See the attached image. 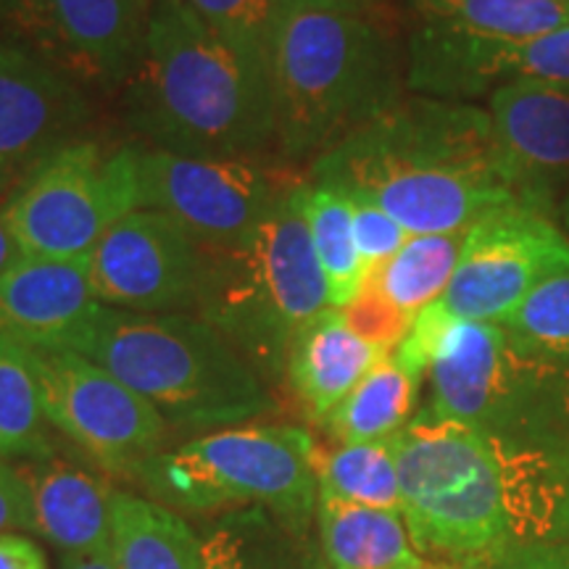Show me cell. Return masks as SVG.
I'll return each mask as SVG.
<instances>
[{"label":"cell","mask_w":569,"mask_h":569,"mask_svg":"<svg viewBox=\"0 0 569 569\" xmlns=\"http://www.w3.org/2000/svg\"><path fill=\"white\" fill-rule=\"evenodd\" d=\"M401 515L417 551L459 569L490 567L519 540L549 536L567 488L549 451L422 411L390 438Z\"/></svg>","instance_id":"6da1fadb"},{"label":"cell","mask_w":569,"mask_h":569,"mask_svg":"<svg viewBox=\"0 0 569 569\" xmlns=\"http://www.w3.org/2000/svg\"><path fill=\"white\" fill-rule=\"evenodd\" d=\"M309 182L369 198L411 234L465 232L522 206L498 161L490 113L427 96L398 98L317 156Z\"/></svg>","instance_id":"7a4b0ae2"},{"label":"cell","mask_w":569,"mask_h":569,"mask_svg":"<svg viewBox=\"0 0 569 569\" xmlns=\"http://www.w3.org/2000/svg\"><path fill=\"white\" fill-rule=\"evenodd\" d=\"M132 122L161 151L251 161L274 142L272 71L240 56L188 0H153L130 90Z\"/></svg>","instance_id":"3957f363"},{"label":"cell","mask_w":569,"mask_h":569,"mask_svg":"<svg viewBox=\"0 0 569 569\" xmlns=\"http://www.w3.org/2000/svg\"><path fill=\"white\" fill-rule=\"evenodd\" d=\"M71 351L109 369L174 430L213 432L274 411L264 377L201 317L98 303Z\"/></svg>","instance_id":"277c9868"},{"label":"cell","mask_w":569,"mask_h":569,"mask_svg":"<svg viewBox=\"0 0 569 569\" xmlns=\"http://www.w3.org/2000/svg\"><path fill=\"white\" fill-rule=\"evenodd\" d=\"M303 193L306 184H293L243 238L206 248L198 317L269 380L284 377L296 338L332 309Z\"/></svg>","instance_id":"5b68a950"},{"label":"cell","mask_w":569,"mask_h":569,"mask_svg":"<svg viewBox=\"0 0 569 569\" xmlns=\"http://www.w3.org/2000/svg\"><path fill=\"white\" fill-rule=\"evenodd\" d=\"M272 96L284 159H317L401 98L398 56L361 11L288 13L274 40Z\"/></svg>","instance_id":"8992f818"},{"label":"cell","mask_w":569,"mask_h":569,"mask_svg":"<svg viewBox=\"0 0 569 569\" xmlns=\"http://www.w3.org/2000/svg\"><path fill=\"white\" fill-rule=\"evenodd\" d=\"M315 438L293 425H238L206 432L161 453L140 469L151 501L177 515H224L267 509L298 530L317 511Z\"/></svg>","instance_id":"52a82bcc"},{"label":"cell","mask_w":569,"mask_h":569,"mask_svg":"<svg viewBox=\"0 0 569 569\" xmlns=\"http://www.w3.org/2000/svg\"><path fill=\"white\" fill-rule=\"evenodd\" d=\"M425 375L430 411L515 443L569 419V365L519 351L503 325L451 317Z\"/></svg>","instance_id":"ba28073f"},{"label":"cell","mask_w":569,"mask_h":569,"mask_svg":"<svg viewBox=\"0 0 569 569\" xmlns=\"http://www.w3.org/2000/svg\"><path fill=\"white\" fill-rule=\"evenodd\" d=\"M138 209V148L74 140L21 177L0 213L21 256L74 261Z\"/></svg>","instance_id":"9c48e42d"},{"label":"cell","mask_w":569,"mask_h":569,"mask_svg":"<svg viewBox=\"0 0 569 569\" xmlns=\"http://www.w3.org/2000/svg\"><path fill=\"white\" fill-rule=\"evenodd\" d=\"M42 411L101 472L138 480L163 451L169 425L153 403L127 388L109 369L74 351H30Z\"/></svg>","instance_id":"30bf717a"},{"label":"cell","mask_w":569,"mask_h":569,"mask_svg":"<svg viewBox=\"0 0 569 569\" xmlns=\"http://www.w3.org/2000/svg\"><path fill=\"white\" fill-rule=\"evenodd\" d=\"M569 269V234L546 213L507 206L467 230L457 272L438 306L453 319L503 325L546 277Z\"/></svg>","instance_id":"8fae6325"},{"label":"cell","mask_w":569,"mask_h":569,"mask_svg":"<svg viewBox=\"0 0 569 569\" xmlns=\"http://www.w3.org/2000/svg\"><path fill=\"white\" fill-rule=\"evenodd\" d=\"M98 303L138 315L196 309L206 274V248L167 213L138 209L119 219L88 253Z\"/></svg>","instance_id":"7c38bea8"},{"label":"cell","mask_w":569,"mask_h":569,"mask_svg":"<svg viewBox=\"0 0 569 569\" xmlns=\"http://www.w3.org/2000/svg\"><path fill=\"white\" fill-rule=\"evenodd\" d=\"M140 206L167 213L203 248L240 240L284 190L243 159H196L172 151H138Z\"/></svg>","instance_id":"4fadbf2b"},{"label":"cell","mask_w":569,"mask_h":569,"mask_svg":"<svg viewBox=\"0 0 569 569\" xmlns=\"http://www.w3.org/2000/svg\"><path fill=\"white\" fill-rule=\"evenodd\" d=\"M515 80L569 84V27L538 38L490 40L417 24L407 84L417 96L465 101Z\"/></svg>","instance_id":"5bb4252c"},{"label":"cell","mask_w":569,"mask_h":569,"mask_svg":"<svg viewBox=\"0 0 569 569\" xmlns=\"http://www.w3.org/2000/svg\"><path fill=\"white\" fill-rule=\"evenodd\" d=\"M488 113L519 203L553 219L569 184V84L507 82L490 92Z\"/></svg>","instance_id":"9a60e30c"},{"label":"cell","mask_w":569,"mask_h":569,"mask_svg":"<svg viewBox=\"0 0 569 569\" xmlns=\"http://www.w3.org/2000/svg\"><path fill=\"white\" fill-rule=\"evenodd\" d=\"M13 11L67 74L98 84L132 80L146 42L142 0H17Z\"/></svg>","instance_id":"2e32d148"},{"label":"cell","mask_w":569,"mask_h":569,"mask_svg":"<svg viewBox=\"0 0 569 569\" xmlns=\"http://www.w3.org/2000/svg\"><path fill=\"white\" fill-rule=\"evenodd\" d=\"M84 119L88 103L67 71L0 40V184L74 142Z\"/></svg>","instance_id":"e0dca14e"},{"label":"cell","mask_w":569,"mask_h":569,"mask_svg":"<svg viewBox=\"0 0 569 569\" xmlns=\"http://www.w3.org/2000/svg\"><path fill=\"white\" fill-rule=\"evenodd\" d=\"M88 256L21 259L0 277V332L30 351H71L92 311Z\"/></svg>","instance_id":"ac0fdd59"},{"label":"cell","mask_w":569,"mask_h":569,"mask_svg":"<svg viewBox=\"0 0 569 569\" xmlns=\"http://www.w3.org/2000/svg\"><path fill=\"white\" fill-rule=\"evenodd\" d=\"M27 493L24 532L46 540L61 553L109 551L113 488L103 475L59 459L17 461Z\"/></svg>","instance_id":"d6986e66"},{"label":"cell","mask_w":569,"mask_h":569,"mask_svg":"<svg viewBox=\"0 0 569 569\" xmlns=\"http://www.w3.org/2000/svg\"><path fill=\"white\" fill-rule=\"evenodd\" d=\"M386 356L390 353L356 336L338 309H330L296 338L284 380L306 415L325 422Z\"/></svg>","instance_id":"ffe728a7"},{"label":"cell","mask_w":569,"mask_h":569,"mask_svg":"<svg viewBox=\"0 0 569 569\" xmlns=\"http://www.w3.org/2000/svg\"><path fill=\"white\" fill-rule=\"evenodd\" d=\"M317 525L330 569H453L417 551L401 511L319 496Z\"/></svg>","instance_id":"44dd1931"},{"label":"cell","mask_w":569,"mask_h":569,"mask_svg":"<svg viewBox=\"0 0 569 569\" xmlns=\"http://www.w3.org/2000/svg\"><path fill=\"white\" fill-rule=\"evenodd\" d=\"M198 536L201 569H330L309 530L259 507L211 517Z\"/></svg>","instance_id":"7402d4cb"},{"label":"cell","mask_w":569,"mask_h":569,"mask_svg":"<svg viewBox=\"0 0 569 569\" xmlns=\"http://www.w3.org/2000/svg\"><path fill=\"white\" fill-rule=\"evenodd\" d=\"M113 569H201V536L182 515L130 490L111 498Z\"/></svg>","instance_id":"603a6c76"},{"label":"cell","mask_w":569,"mask_h":569,"mask_svg":"<svg viewBox=\"0 0 569 569\" xmlns=\"http://www.w3.org/2000/svg\"><path fill=\"white\" fill-rule=\"evenodd\" d=\"M417 390L419 377L409 372L396 353H390L325 419L327 430L340 443H375L396 438L411 422Z\"/></svg>","instance_id":"cb8c5ba5"},{"label":"cell","mask_w":569,"mask_h":569,"mask_svg":"<svg viewBox=\"0 0 569 569\" xmlns=\"http://www.w3.org/2000/svg\"><path fill=\"white\" fill-rule=\"evenodd\" d=\"M417 24L472 38L522 40L569 27V0H411Z\"/></svg>","instance_id":"d4e9b609"},{"label":"cell","mask_w":569,"mask_h":569,"mask_svg":"<svg viewBox=\"0 0 569 569\" xmlns=\"http://www.w3.org/2000/svg\"><path fill=\"white\" fill-rule=\"evenodd\" d=\"M51 453V422L42 411L30 348L0 332V459L27 461Z\"/></svg>","instance_id":"484cf974"},{"label":"cell","mask_w":569,"mask_h":569,"mask_svg":"<svg viewBox=\"0 0 569 569\" xmlns=\"http://www.w3.org/2000/svg\"><path fill=\"white\" fill-rule=\"evenodd\" d=\"M465 238L467 230L411 234L401 251L390 256L382 267L372 269L367 280H372L398 309L417 317L427 306L436 303L451 284Z\"/></svg>","instance_id":"4316f807"},{"label":"cell","mask_w":569,"mask_h":569,"mask_svg":"<svg viewBox=\"0 0 569 569\" xmlns=\"http://www.w3.org/2000/svg\"><path fill=\"white\" fill-rule=\"evenodd\" d=\"M319 496L361 507L401 511L396 451L390 440L340 443L336 451H317Z\"/></svg>","instance_id":"83f0119b"},{"label":"cell","mask_w":569,"mask_h":569,"mask_svg":"<svg viewBox=\"0 0 569 569\" xmlns=\"http://www.w3.org/2000/svg\"><path fill=\"white\" fill-rule=\"evenodd\" d=\"M303 209L311 243L330 290V303L332 309H343L367 280L353 238L351 201L340 190L306 182Z\"/></svg>","instance_id":"f1b7e54d"},{"label":"cell","mask_w":569,"mask_h":569,"mask_svg":"<svg viewBox=\"0 0 569 569\" xmlns=\"http://www.w3.org/2000/svg\"><path fill=\"white\" fill-rule=\"evenodd\" d=\"M503 327L519 351L569 365V269L538 282Z\"/></svg>","instance_id":"f546056e"},{"label":"cell","mask_w":569,"mask_h":569,"mask_svg":"<svg viewBox=\"0 0 569 569\" xmlns=\"http://www.w3.org/2000/svg\"><path fill=\"white\" fill-rule=\"evenodd\" d=\"M198 17L240 56L272 71L282 11L277 0H188Z\"/></svg>","instance_id":"4dcf8cb0"},{"label":"cell","mask_w":569,"mask_h":569,"mask_svg":"<svg viewBox=\"0 0 569 569\" xmlns=\"http://www.w3.org/2000/svg\"><path fill=\"white\" fill-rule=\"evenodd\" d=\"M338 311L356 336L388 353H393L403 343V338L411 330V322H415V317L398 309L372 280H365L359 293Z\"/></svg>","instance_id":"1f68e13d"},{"label":"cell","mask_w":569,"mask_h":569,"mask_svg":"<svg viewBox=\"0 0 569 569\" xmlns=\"http://www.w3.org/2000/svg\"><path fill=\"white\" fill-rule=\"evenodd\" d=\"M346 198L351 201L356 248H359L361 264H365V272L369 274L372 269L386 264L390 256L401 251L403 243L411 238V232L401 222H396L382 206L369 201V198H361V196H346Z\"/></svg>","instance_id":"d6a6232c"},{"label":"cell","mask_w":569,"mask_h":569,"mask_svg":"<svg viewBox=\"0 0 569 569\" xmlns=\"http://www.w3.org/2000/svg\"><path fill=\"white\" fill-rule=\"evenodd\" d=\"M27 493L19 472L9 461L0 459V536L24 530Z\"/></svg>","instance_id":"836d02e7"},{"label":"cell","mask_w":569,"mask_h":569,"mask_svg":"<svg viewBox=\"0 0 569 569\" xmlns=\"http://www.w3.org/2000/svg\"><path fill=\"white\" fill-rule=\"evenodd\" d=\"M0 569H51L38 540L24 532L0 536Z\"/></svg>","instance_id":"e575fe53"},{"label":"cell","mask_w":569,"mask_h":569,"mask_svg":"<svg viewBox=\"0 0 569 569\" xmlns=\"http://www.w3.org/2000/svg\"><path fill=\"white\" fill-rule=\"evenodd\" d=\"M361 0H277L282 17L301 11H359Z\"/></svg>","instance_id":"d590c367"},{"label":"cell","mask_w":569,"mask_h":569,"mask_svg":"<svg viewBox=\"0 0 569 569\" xmlns=\"http://www.w3.org/2000/svg\"><path fill=\"white\" fill-rule=\"evenodd\" d=\"M59 569H113L111 551H92V553H61Z\"/></svg>","instance_id":"8d00e7d4"},{"label":"cell","mask_w":569,"mask_h":569,"mask_svg":"<svg viewBox=\"0 0 569 569\" xmlns=\"http://www.w3.org/2000/svg\"><path fill=\"white\" fill-rule=\"evenodd\" d=\"M21 259L17 243H13L9 227L3 222V213H0V277H3L9 269Z\"/></svg>","instance_id":"74e56055"},{"label":"cell","mask_w":569,"mask_h":569,"mask_svg":"<svg viewBox=\"0 0 569 569\" xmlns=\"http://www.w3.org/2000/svg\"><path fill=\"white\" fill-rule=\"evenodd\" d=\"M559 217H561V224H565V232L569 234V184H567L565 196H561V203H559Z\"/></svg>","instance_id":"f35d334b"},{"label":"cell","mask_w":569,"mask_h":569,"mask_svg":"<svg viewBox=\"0 0 569 569\" xmlns=\"http://www.w3.org/2000/svg\"><path fill=\"white\" fill-rule=\"evenodd\" d=\"M519 569H569V561H536V565L519 567Z\"/></svg>","instance_id":"ab89813d"}]
</instances>
